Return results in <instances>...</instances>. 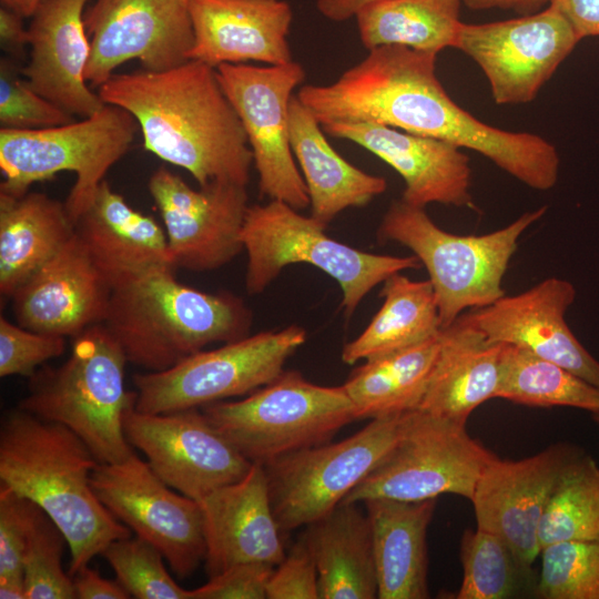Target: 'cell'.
Here are the masks:
<instances>
[{"label": "cell", "instance_id": "10", "mask_svg": "<svg viewBox=\"0 0 599 599\" xmlns=\"http://www.w3.org/2000/svg\"><path fill=\"white\" fill-rule=\"evenodd\" d=\"M305 341L306 331L291 325L200 351L165 370L135 374V408L162 414L251 394L277 378Z\"/></svg>", "mask_w": 599, "mask_h": 599}, {"label": "cell", "instance_id": "31", "mask_svg": "<svg viewBox=\"0 0 599 599\" xmlns=\"http://www.w3.org/2000/svg\"><path fill=\"white\" fill-rule=\"evenodd\" d=\"M74 234L64 203L30 190L0 192V293L11 297Z\"/></svg>", "mask_w": 599, "mask_h": 599}, {"label": "cell", "instance_id": "27", "mask_svg": "<svg viewBox=\"0 0 599 599\" xmlns=\"http://www.w3.org/2000/svg\"><path fill=\"white\" fill-rule=\"evenodd\" d=\"M502 347L460 315L440 332L438 355L417 410L466 425L479 405L495 398Z\"/></svg>", "mask_w": 599, "mask_h": 599}, {"label": "cell", "instance_id": "42", "mask_svg": "<svg viewBox=\"0 0 599 599\" xmlns=\"http://www.w3.org/2000/svg\"><path fill=\"white\" fill-rule=\"evenodd\" d=\"M65 349V337L38 333L0 318V376L31 377L38 366L59 357Z\"/></svg>", "mask_w": 599, "mask_h": 599}, {"label": "cell", "instance_id": "47", "mask_svg": "<svg viewBox=\"0 0 599 599\" xmlns=\"http://www.w3.org/2000/svg\"><path fill=\"white\" fill-rule=\"evenodd\" d=\"M73 586L78 599H128L126 590L115 580H108L88 565L73 576Z\"/></svg>", "mask_w": 599, "mask_h": 599}, {"label": "cell", "instance_id": "1", "mask_svg": "<svg viewBox=\"0 0 599 599\" xmlns=\"http://www.w3.org/2000/svg\"><path fill=\"white\" fill-rule=\"evenodd\" d=\"M437 54L377 47L333 83L301 87L297 98L321 125L372 122L436 138L480 153L531 189L554 187L556 146L538 134L491 126L460 108L436 75Z\"/></svg>", "mask_w": 599, "mask_h": 599}, {"label": "cell", "instance_id": "26", "mask_svg": "<svg viewBox=\"0 0 599 599\" xmlns=\"http://www.w3.org/2000/svg\"><path fill=\"white\" fill-rule=\"evenodd\" d=\"M75 234L111 290L156 267H173L167 238L152 216L130 206L103 180Z\"/></svg>", "mask_w": 599, "mask_h": 599}, {"label": "cell", "instance_id": "32", "mask_svg": "<svg viewBox=\"0 0 599 599\" xmlns=\"http://www.w3.org/2000/svg\"><path fill=\"white\" fill-rule=\"evenodd\" d=\"M383 304L367 327L342 349V361L355 364L420 344L441 332L433 285L396 273L384 281Z\"/></svg>", "mask_w": 599, "mask_h": 599}, {"label": "cell", "instance_id": "29", "mask_svg": "<svg viewBox=\"0 0 599 599\" xmlns=\"http://www.w3.org/2000/svg\"><path fill=\"white\" fill-rule=\"evenodd\" d=\"M313 113L293 95L290 103V141L309 201L311 216L327 226L342 211L368 204L385 192L384 177L347 162L328 143Z\"/></svg>", "mask_w": 599, "mask_h": 599}, {"label": "cell", "instance_id": "33", "mask_svg": "<svg viewBox=\"0 0 599 599\" xmlns=\"http://www.w3.org/2000/svg\"><path fill=\"white\" fill-rule=\"evenodd\" d=\"M439 337L364 361L342 385L356 419L379 418L416 410L426 392Z\"/></svg>", "mask_w": 599, "mask_h": 599}, {"label": "cell", "instance_id": "22", "mask_svg": "<svg viewBox=\"0 0 599 599\" xmlns=\"http://www.w3.org/2000/svg\"><path fill=\"white\" fill-rule=\"evenodd\" d=\"M111 287L77 234L11 295L18 324L38 333L77 336L103 323Z\"/></svg>", "mask_w": 599, "mask_h": 599}, {"label": "cell", "instance_id": "34", "mask_svg": "<svg viewBox=\"0 0 599 599\" xmlns=\"http://www.w3.org/2000/svg\"><path fill=\"white\" fill-rule=\"evenodd\" d=\"M461 0H380L355 17L362 44L367 49L404 45L439 53L455 48Z\"/></svg>", "mask_w": 599, "mask_h": 599}, {"label": "cell", "instance_id": "52", "mask_svg": "<svg viewBox=\"0 0 599 599\" xmlns=\"http://www.w3.org/2000/svg\"><path fill=\"white\" fill-rule=\"evenodd\" d=\"M42 0H1L7 7L23 18L32 17Z\"/></svg>", "mask_w": 599, "mask_h": 599}, {"label": "cell", "instance_id": "23", "mask_svg": "<svg viewBox=\"0 0 599 599\" xmlns=\"http://www.w3.org/2000/svg\"><path fill=\"white\" fill-rule=\"evenodd\" d=\"M197 502L209 578L238 564L276 567L284 559L282 530L272 509L263 465L253 463L243 478L212 490Z\"/></svg>", "mask_w": 599, "mask_h": 599}, {"label": "cell", "instance_id": "4", "mask_svg": "<svg viewBox=\"0 0 599 599\" xmlns=\"http://www.w3.org/2000/svg\"><path fill=\"white\" fill-rule=\"evenodd\" d=\"M251 322L241 298L183 285L173 267H156L111 290L103 324L128 363L161 372L209 344L246 336Z\"/></svg>", "mask_w": 599, "mask_h": 599}, {"label": "cell", "instance_id": "13", "mask_svg": "<svg viewBox=\"0 0 599 599\" xmlns=\"http://www.w3.org/2000/svg\"><path fill=\"white\" fill-rule=\"evenodd\" d=\"M215 69L246 133L261 196L298 211L309 206L290 141V103L293 91L305 79L303 67L291 61L268 67L223 63Z\"/></svg>", "mask_w": 599, "mask_h": 599}, {"label": "cell", "instance_id": "2", "mask_svg": "<svg viewBox=\"0 0 599 599\" xmlns=\"http://www.w3.org/2000/svg\"><path fill=\"white\" fill-rule=\"evenodd\" d=\"M98 94L134 116L146 151L186 170L200 186L247 185L252 151L215 68L190 59L164 71L113 74Z\"/></svg>", "mask_w": 599, "mask_h": 599}, {"label": "cell", "instance_id": "7", "mask_svg": "<svg viewBox=\"0 0 599 599\" xmlns=\"http://www.w3.org/2000/svg\"><path fill=\"white\" fill-rule=\"evenodd\" d=\"M325 229L312 216L302 215L282 201L250 205L241 230L247 254V293L264 292L285 266L306 263L338 283L342 306L348 317L376 285L396 273L420 266L414 254L363 252L329 237Z\"/></svg>", "mask_w": 599, "mask_h": 599}, {"label": "cell", "instance_id": "45", "mask_svg": "<svg viewBox=\"0 0 599 599\" xmlns=\"http://www.w3.org/2000/svg\"><path fill=\"white\" fill-rule=\"evenodd\" d=\"M273 569L274 566L263 562L232 566L193 589L192 599H266Z\"/></svg>", "mask_w": 599, "mask_h": 599}, {"label": "cell", "instance_id": "44", "mask_svg": "<svg viewBox=\"0 0 599 599\" xmlns=\"http://www.w3.org/2000/svg\"><path fill=\"white\" fill-rule=\"evenodd\" d=\"M267 599H321L314 558L301 538L276 566L267 582Z\"/></svg>", "mask_w": 599, "mask_h": 599}, {"label": "cell", "instance_id": "51", "mask_svg": "<svg viewBox=\"0 0 599 599\" xmlns=\"http://www.w3.org/2000/svg\"><path fill=\"white\" fill-rule=\"evenodd\" d=\"M1 599H27L23 575H9L0 577Z\"/></svg>", "mask_w": 599, "mask_h": 599}, {"label": "cell", "instance_id": "46", "mask_svg": "<svg viewBox=\"0 0 599 599\" xmlns=\"http://www.w3.org/2000/svg\"><path fill=\"white\" fill-rule=\"evenodd\" d=\"M571 24L579 40L599 35V0H549Z\"/></svg>", "mask_w": 599, "mask_h": 599}, {"label": "cell", "instance_id": "39", "mask_svg": "<svg viewBox=\"0 0 599 599\" xmlns=\"http://www.w3.org/2000/svg\"><path fill=\"white\" fill-rule=\"evenodd\" d=\"M115 572L116 581L138 599H192L169 573L163 555L150 542L135 537L112 541L101 554Z\"/></svg>", "mask_w": 599, "mask_h": 599}, {"label": "cell", "instance_id": "28", "mask_svg": "<svg viewBox=\"0 0 599 599\" xmlns=\"http://www.w3.org/2000/svg\"><path fill=\"white\" fill-rule=\"evenodd\" d=\"M437 499L363 501L372 529L379 599L429 598L427 529Z\"/></svg>", "mask_w": 599, "mask_h": 599}, {"label": "cell", "instance_id": "15", "mask_svg": "<svg viewBox=\"0 0 599 599\" xmlns=\"http://www.w3.org/2000/svg\"><path fill=\"white\" fill-rule=\"evenodd\" d=\"M580 40L554 6L502 21L461 22L456 49L471 58L488 80L497 104L535 100Z\"/></svg>", "mask_w": 599, "mask_h": 599}, {"label": "cell", "instance_id": "37", "mask_svg": "<svg viewBox=\"0 0 599 599\" xmlns=\"http://www.w3.org/2000/svg\"><path fill=\"white\" fill-rule=\"evenodd\" d=\"M463 580L456 599H507L514 597L522 578H530L509 546L497 535L467 529L460 540Z\"/></svg>", "mask_w": 599, "mask_h": 599}, {"label": "cell", "instance_id": "20", "mask_svg": "<svg viewBox=\"0 0 599 599\" xmlns=\"http://www.w3.org/2000/svg\"><path fill=\"white\" fill-rule=\"evenodd\" d=\"M576 294L569 281L550 277L464 316L488 341L524 347L599 387V361L582 346L565 321Z\"/></svg>", "mask_w": 599, "mask_h": 599}, {"label": "cell", "instance_id": "30", "mask_svg": "<svg viewBox=\"0 0 599 599\" xmlns=\"http://www.w3.org/2000/svg\"><path fill=\"white\" fill-rule=\"evenodd\" d=\"M358 505L341 502L302 537L317 568L321 599L378 597L370 524Z\"/></svg>", "mask_w": 599, "mask_h": 599}, {"label": "cell", "instance_id": "12", "mask_svg": "<svg viewBox=\"0 0 599 599\" xmlns=\"http://www.w3.org/2000/svg\"><path fill=\"white\" fill-rule=\"evenodd\" d=\"M495 456L469 436L466 425L412 410L392 449L342 502L376 497L418 501L443 494L470 500Z\"/></svg>", "mask_w": 599, "mask_h": 599}, {"label": "cell", "instance_id": "3", "mask_svg": "<svg viewBox=\"0 0 599 599\" xmlns=\"http://www.w3.org/2000/svg\"><path fill=\"white\" fill-rule=\"evenodd\" d=\"M99 461L68 427L19 407L0 427L1 486L38 505L63 534L72 577L131 530L97 497L91 475Z\"/></svg>", "mask_w": 599, "mask_h": 599}, {"label": "cell", "instance_id": "19", "mask_svg": "<svg viewBox=\"0 0 599 599\" xmlns=\"http://www.w3.org/2000/svg\"><path fill=\"white\" fill-rule=\"evenodd\" d=\"M579 450L556 444L519 460L495 456L483 469L470 498L477 528L501 538L531 576L539 557V527L565 465Z\"/></svg>", "mask_w": 599, "mask_h": 599}, {"label": "cell", "instance_id": "43", "mask_svg": "<svg viewBox=\"0 0 599 599\" xmlns=\"http://www.w3.org/2000/svg\"><path fill=\"white\" fill-rule=\"evenodd\" d=\"M45 512L33 501L0 488V577L23 575L29 539Z\"/></svg>", "mask_w": 599, "mask_h": 599}, {"label": "cell", "instance_id": "40", "mask_svg": "<svg viewBox=\"0 0 599 599\" xmlns=\"http://www.w3.org/2000/svg\"><path fill=\"white\" fill-rule=\"evenodd\" d=\"M67 540L47 516L38 522L23 557L27 599H73L72 577L63 570L62 552Z\"/></svg>", "mask_w": 599, "mask_h": 599}, {"label": "cell", "instance_id": "50", "mask_svg": "<svg viewBox=\"0 0 599 599\" xmlns=\"http://www.w3.org/2000/svg\"><path fill=\"white\" fill-rule=\"evenodd\" d=\"M474 10L502 9L521 16L536 13L549 4V0H461Z\"/></svg>", "mask_w": 599, "mask_h": 599}, {"label": "cell", "instance_id": "6", "mask_svg": "<svg viewBox=\"0 0 599 599\" xmlns=\"http://www.w3.org/2000/svg\"><path fill=\"white\" fill-rule=\"evenodd\" d=\"M547 212L538 207L509 225L483 235H457L436 225L425 207L394 201L377 230L382 242H396L419 260L433 285L441 328L466 309L493 304L505 295L501 286L522 233Z\"/></svg>", "mask_w": 599, "mask_h": 599}, {"label": "cell", "instance_id": "24", "mask_svg": "<svg viewBox=\"0 0 599 599\" xmlns=\"http://www.w3.org/2000/svg\"><path fill=\"white\" fill-rule=\"evenodd\" d=\"M88 0H42L28 28L29 87L71 115L88 118L105 103L84 78L91 45L83 16Z\"/></svg>", "mask_w": 599, "mask_h": 599}, {"label": "cell", "instance_id": "16", "mask_svg": "<svg viewBox=\"0 0 599 599\" xmlns=\"http://www.w3.org/2000/svg\"><path fill=\"white\" fill-rule=\"evenodd\" d=\"M83 21L91 45L84 71L90 87H101L126 61L164 71L190 60V0H95Z\"/></svg>", "mask_w": 599, "mask_h": 599}, {"label": "cell", "instance_id": "21", "mask_svg": "<svg viewBox=\"0 0 599 599\" xmlns=\"http://www.w3.org/2000/svg\"><path fill=\"white\" fill-rule=\"evenodd\" d=\"M325 133L352 141L392 166L404 180L402 200L473 207L469 158L453 143L372 122L328 123Z\"/></svg>", "mask_w": 599, "mask_h": 599}, {"label": "cell", "instance_id": "41", "mask_svg": "<svg viewBox=\"0 0 599 599\" xmlns=\"http://www.w3.org/2000/svg\"><path fill=\"white\" fill-rule=\"evenodd\" d=\"M17 60L6 55L0 60V124L3 129L35 130L74 121L63 111L32 90Z\"/></svg>", "mask_w": 599, "mask_h": 599}, {"label": "cell", "instance_id": "36", "mask_svg": "<svg viewBox=\"0 0 599 599\" xmlns=\"http://www.w3.org/2000/svg\"><path fill=\"white\" fill-rule=\"evenodd\" d=\"M599 539V465L585 453L562 468L550 493L539 527L540 547Z\"/></svg>", "mask_w": 599, "mask_h": 599}, {"label": "cell", "instance_id": "17", "mask_svg": "<svg viewBox=\"0 0 599 599\" xmlns=\"http://www.w3.org/2000/svg\"><path fill=\"white\" fill-rule=\"evenodd\" d=\"M134 404L135 397L124 412L125 437L174 490L200 500L240 480L252 467L197 408L152 414Z\"/></svg>", "mask_w": 599, "mask_h": 599}, {"label": "cell", "instance_id": "18", "mask_svg": "<svg viewBox=\"0 0 599 599\" xmlns=\"http://www.w3.org/2000/svg\"><path fill=\"white\" fill-rule=\"evenodd\" d=\"M148 187L162 216L174 267L215 270L243 250L241 230L250 206L245 185L214 182L195 190L161 166Z\"/></svg>", "mask_w": 599, "mask_h": 599}, {"label": "cell", "instance_id": "49", "mask_svg": "<svg viewBox=\"0 0 599 599\" xmlns=\"http://www.w3.org/2000/svg\"><path fill=\"white\" fill-rule=\"evenodd\" d=\"M380 0H316V8L326 19L344 22L355 18L365 7Z\"/></svg>", "mask_w": 599, "mask_h": 599}, {"label": "cell", "instance_id": "14", "mask_svg": "<svg viewBox=\"0 0 599 599\" xmlns=\"http://www.w3.org/2000/svg\"><path fill=\"white\" fill-rule=\"evenodd\" d=\"M91 485L108 510L153 545L177 577H190L205 560L197 500L174 491L134 453L119 463H99Z\"/></svg>", "mask_w": 599, "mask_h": 599}, {"label": "cell", "instance_id": "8", "mask_svg": "<svg viewBox=\"0 0 599 599\" xmlns=\"http://www.w3.org/2000/svg\"><path fill=\"white\" fill-rule=\"evenodd\" d=\"M139 124L126 110L105 103L94 114L67 124L0 129V192L22 195L35 182L70 171L75 182L64 202L75 225L91 206L106 172L130 150Z\"/></svg>", "mask_w": 599, "mask_h": 599}, {"label": "cell", "instance_id": "11", "mask_svg": "<svg viewBox=\"0 0 599 599\" xmlns=\"http://www.w3.org/2000/svg\"><path fill=\"white\" fill-rule=\"evenodd\" d=\"M407 413L370 419L341 441L296 450L263 465L282 532L308 526L337 507L398 440Z\"/></svg>", "mask_w": 599, "mask_h": 599}, {"label": "cell", "instance_id": "25", "mask_svg": "<svg viewBox=\"0 0 599 599\" xmlns=\"http://www.w3.org/2000/svg\"><path fill=\"white\" fill-rule=\"evenodd\" d=\"M194 43L190 59L213 68L258 61L286 64L293 11L284 0H190Z\"/></svg>", "mask_w": 599, "mask_h": 599}, {"label": "cell", "instance_id": "53", "mask_svg": "<svg viewBox=\"0 0 599 599\" xmlns=\"http://www.w3.org/2000/svg\"><path fill=\"white\" fill-rule=\"evenodd\" d=\"M592 418H593L597 423H599V412H598V413H593V414H592Z\"/></svg>", "mask_w": 599, "mask_h": 599}, {"label": "cell", "instance_id": "48", "mask_svg": "<svg viewBox=\"0 0 599 599\" xmlns=\"http://www.w3.org/2000/svg\"><path fill=\"white\" fill-rule=\"evenodd\" d=\"M0 39L8 57L14 60L24 57L26 47L29 45L28 29L24 28L23 17L7 7L0 9Z\"/></svg>", "mask_w": 599, "mask_h": 599}, {"label": "cell", "instance_id": "38", "mask_svg": "<svg viewBox=\"0 0 599 599\" xmlns=\"http://www.w3.org/2000/svg\"><path fill=\"white\" fill-rule=\"evenodd\" d=\"M536 592L544 599H599V539L541 548Z\"/></svg>", "mask_w": 599, "mask_h": 599}, {"label": "cell", "instance_id": "5", "mask_svg": "<svg viewBox=\"0 0 599 599\" xmlns=\"http://www.w3.org/2000/svg\"><path fill=\"white\" fill-rule=\"evenodd\" d=\"M128 359L103 323L74 336L69 358L30 377L19 408L61 424L78 435L100 464L119 463L133 454L123 416L135 392L124 387Z\"/></svg>", "mask_w": 599, "mask_h": 599}, {"label": "cell", "instance_id": "35", "mask_svg": "<svg viewBox=\"0 0 599 599\" xmlns=\"http://www.w3.org/2000/svg\"><path fill=\"white\" fill-rule=\"evenodd\" d=\"M495 398L532 407L599 412V387L530 351L504 344Z\"/></svg>", "mask_w": 599, "mask_h": 599}, {"label": "cell", "instance_id": "9", "mask_svg": "<svg viewBox=\"0 0 599 599\" xmlns=\"http://www.w3.org/2000/svg\"><path fill=\"white\" fill-rule=\"evenodd\" d=\"M210 423L251 463L265 465L286 454L328 443L356 419L343 386L283 372L247 397L202 407Z\"/></svg>", "mask_w": 599, "mask_h": 599}]
</instances>
